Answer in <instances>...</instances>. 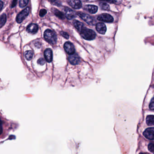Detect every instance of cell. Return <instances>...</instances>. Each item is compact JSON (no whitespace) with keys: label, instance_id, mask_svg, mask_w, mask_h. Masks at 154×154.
Returning a JSON list of instances; mask_svg holds the SVG:
<instances>
[{"label":"cell","instance_id":"cell-1","mask_svg":"<svg viewBox=\"0 0 154 154\" xmlns=\"http://www.w3.org/2000/svg\"><path fill=\"white\" fill-rule=\"evenodd\" d=\"M74 27L78 31L81 37L87 40H92L96 37V33L94 31L88 29L84 24L78 20H74L73 22Z\"/></svg>","mask_w":154,"mask_h":154},{"label":"cell","instance_id":"cell-2","mask_svg":"<svg viewBox=\"0 0 154 154\" xmlns=\"http://www.w3.org/2000/svg\"><path fill=\"white\" fill-rule=\"evenodd\" d=\"M44 38L45 40L50 44L54 45L57 42V35L51 30L47 29L44 32Z\"/></svg>","mask_w":154,"mask_h":154},{"label":"cell","instance_id":"cell-3","mask_svg":"<svg viewBox=\"0 0 154 154\" xmlns=\"http://www.w3.org/2000/svg\"><path fill=\"white\" fill-rule=\"evenodd\" d=\"M77 14L79 17L81 18V19L85 21L86 23L89 25H94L96 23V20L95 19L88 14H86L80 12L77 13Z\"/></svg>","mask_w":154,"mask_h":154},{"label":"cell","instance_id":"cell-4","mask_svg":"<svg viewBox=\"0 0 154 154\" xmlns=\"http://www.w3.org/2000/svg\"><path fill=\"white\" fill-rule=\"evenodd\" d=\"M30 13V8L26 7L24 10L21 11L17 15L16 18V20L18 23H21L28 16Z\"/></svg>","mask_w":154,"mask_h":154},{"label":"cell","instance_id":"cell-5","mask_svg":"<svg viewBox=\"0 0 154 154\" xmlns=\"http://www.w3.org/2000/svg\"><path fill=\"white\" fill-rule=\"evenodd\" d=\"M97 20L106 23H112L114 21L113 16L108 14H102L99 15Z\"/></svg>","mask_w":154,"mask_h":154},{"label":"cell","instance_id":"cell-6","mask_svg":"<svg viewBox=\"0 0 154 154\" xmlns=\"http://www.w3.org/2000/svg\"><path fill=\"white\" fill-rule=\"evenodd\" d=\"M64 49L68 54L69 55L74 54L75 52V47L71 42H66L64 45Z\"/></svg>","mask_w":154,"mask_h":154},{"label":"cell","instance_id":"cell-7","mask_svg":"<svg viewBox=\"0 0 154 154\" xmlns=\"http://www.w3.org/2000/svg\"><path fill=\"white\" fill-rule=\"evenodd\" d=\"M143 134L147 139L154 140V128H149L146 129Z\"/></svg>","mask_w":154,"mask_h":154},{"label":"cell","instance_id":"cell-8","mask_svg":"<svg viewBox=\"0 0 154 154\" xmlns=\"http://www.w3.org/2000/svg\"><path fill=\"white\" fill-rule=\"evenodd\" d=\"M68 60L71 64L73 65H77L80 62V58L77 54L71 55L68 57Z\"/></svg>","mask_w":154,"mask_h":154},{"label":"cell","instance_id":"cell-9","mask_svg":"<svg viewBox=\"0 0 154 154\" xmlns=\"http://www.w3.org/2000/svg\"><path fill=\"white\" fill-rule=\"evenodd\" d=\"M68 3L75 9H79L82 7L80 0H68Z\"/></svg>","mask_w":154,"mask_h":154},{"label":"cell","instance_id":"cell-10","mask_svg":"<svg viewBox=\"0 0 154 154\" xmlns=\"http://www.w3.org/2000/svg\"><path fill=\"white\" fill-rule=\"evenodd\" d=\"M97 31L101 34H105L107 30L106 26L103 23H98L96 24Z\"/></svg>","mask_w":154,"mask_h":154},{"label":"cell","instance_id":"cell-11","mask_svg":"<svg viewBox=\"0 0 154 154\" xmlns=\"http://www.w3.org/2000/svg\"><path fill=\"white\" fill-rule=\"evenodd\" d=\"M64 11L65 12V16L68 20H72V19L76 17V13L70 8L65 7Z\"/></svg>","mask_w":154,"mask_h":154},{"label":"cell","instance_id":"cell-12","mask_svg":"<svg viewBox=\"0 0 154 154\" xmlns=\"http://www.w3.org/2000/svg\"><path fill=\"white\" fill-rule=\"evenodd\" d=\"M44 57L47 62L50 63L52 60V51L49 48L45 50L44 52Z\"/></svg>","mask_w":154,"mask_h":154},{"label":"cell","instance_id":"cell-13","mask_svg":"<svg viewBox=\"0 0 154 154\" xmlns=\"http://www.w3.org/2000/svg\"><path fill=\"white\" fill-rule=\"evenodd\" d=\"M39 27L35 23H31L28 25L27 28V31L32 34H35L38 32Z\"/></svg>","mask_w":154,"mask_h":154},{"label":"cell","instance_id":"cell-14","mask_svg":"<svg viewBox=\"0 0 154 154\" xmlns=\"http://www.w3.org/2000/svg\"><path fill=\"white\" fill-rule=\"evenodd\" d=\"M84 10L87 11L90 14H95L97 12L98 10V7L95 5H86L84 7Z\"/></svg>","mask_w":154,"mask_h":154},{"label":"cell","instance_id":"cell-15","mask_svg":"<svg viewBox=\"0 0 154 154\" xmlns=\"http://www.w3.org/2000/svg\"><path fill=\"white\" fill-rule=\"evenodd\" d=\"M52 12L54 13V14L56 15L57 17L59 19H61V20H63L65 18V15L64 14L61 12L60 11H59L58 9H56L55 8H52Z\"/></svg>","mask_w":154,"mask_h":154},{"label":"cell","instance_id":"cell-16","mask_svg":"<svg viewBox=\"0 0 154 154\" xmlns=\"http://www.w3.org/2000/svg\"><path fill=\"white\" fill-rule=\"evenodd\" d=\"M146 124L148 125H154V116H148L146 119Z\"/></svg>","mask_w":154,"mask_h":154},{"label":"cell","instance_id":"cell-17","mask_svg":"<svg viewBox=\"0 0 154 154\" xmlns=\"http://www.w3.org/2000/svg\"><path fill=\"white\" fill-rule=\"evenodd\" d=\"M99 5L102 10H105V11L110 10V6H109V5L107 3L101 2L99 3Z\"/></svg>","mask_w":154,"mask_h":154},{"label":"cell","instance_id":"cell-18","mask_svg":"<svg viewBox=\"0 0 154 154\" xmlns=\"http://www.w3.org/2000/svg\"><path fill=\"white\" fill-rule=\"evenodd\" d=\"M6 21V16L5 14H3L0 17V27L2 28L5 24Z\"/></svg>","mask_w":154,"mask_h":154},{"label":"cell","instance_id":"cell-19","mask_svg":"<svg viewBox=\"0 0 154 154\" xmlns=\"http://www.w3.org/2000/svg\"><path fill=\"white\" fill-rule=\"evenodd\" d=\"M25 57L27 60H31L33 57V52L31 51H27L25 52Z\"/></svg>","mask_w":154,"mask_h":154},{"label":"cell","instance_id":"cell-20","mask_svg":"<svg viewBox=\"0 0 154 154\" xmlns=\"http://www.w3.org/2000/svg\"><path fill=\"white\" fill-rule=\"evenodd\" d=\"M29 0H20L19 5L20 8H24L28 5Z\"/></svg>","mask_w":154,"mask_h":154},{"label":"cell","instance_id":"cell-21","mask_svg":"<svg viewBox=\"0 0 154 154\" xmlns=\"http://www.w3.org/2000/svg\"><path fill=\"white\" fill-rule=\"evenodd\" d=\"M100 1L107 2L111 4H118L122 2V0H100Z\"/></svg>","mask_w":154,"mask_h":154},{"label":"cell","instance_id":"cell-22","mask_svg":"<svg viewBox=\"0 0 154 154\" xmlns=\"http://www.w3.org/2000/svg\"><path fill=\"white\" fill-rule=\"evenodd\" d=\"M50 1L54 5H57V6H60L61 5V0H50Z\"/></svg>","mask_w":154,"mask_h":154},{"label":"cell","instance_id":"cell-23","mask_svg":"<svg viewBox=\"0 0 154 154\" xmlns=\"http://www.w3.org/2000/svg\"><path fill=\"white\" fill-rule=\"evenodd\" d=\"M148 149L150 152H154V142L150 143L148 145Z\"/></svg>","mask_w":154,"mask_h":154},{"label":"cell","instance_id":"cell-24","mask_svg":"<svg viewBox=\"0 0 154 154\" xmlns=\"http://www.w3.org/2000/svg\"><path fill=\"white\" fill-rule=\"evenodd\" d=\"M47 13V10L46 9H42L39 12V16L40 17H42L46 14Z\"/></svg>","mask_w":154,"mask_h":154},{"label":"cell","instance_id":"cell-25","mask_svg":"<svg viewBox=\"0 0 154 154\" xmlns=\"http://www.w3.org/2000/svg\"><path fill=\"white\" fill-rule=\"evenodd\" d=\"M149 108L151 110H154V96L153 97L151 100L150 105H149Z\"/></svg>","mask_w":154,"mask_h":154},{"label":"cell","instance_id":"cell-26","mask_svg":"<svg viewBox=\"0 0 154 154\" xmlns=\"http://www.w3.org/2000/svg\"><path fill=\"white\" fill-rule=\"evenodd\" d=\"M60 33L61 36L64 37L65 38L68 39H69V36L67 32H61Z\"/></svg>","mask_w":154,"mask_h":154},{"label":"cell","instance_id":"cell-27","mask_svg":"<svg viewBox=\"0 0 154 154\" xmlns=\"http://www.w3.org/2000/svg\"><path fill=\"white\" fill-rule=\"evenodd\" d=\"M37 62H38V63L39 64V65H41V66H42V65H43L44 64H45V61L43 58H41L39 59L38 60Z\"/></svg>","mask_w":154,"mask_h":154},{"label":"cell","instance_id":"cell-28","mask_svg":"<svg viewBox=\"0 0 154 154\" xmlns=\"http://www.w3.org/2000/svg\"><path fill=\"white\" fill-rule=\"evenodd\" d=\"M17 0H13L12 2V4L11 7H14L16 5V4H17Z\"/></svg>","mask_w":154,"mask_h":154},{"label":"cell","instance_id":"cell-29","mask_svg":"<svg viewBox=\"0 0 154 154\" xmlns=\"http://www.w3.org/2000/svg\"><path fill=\"white\" fill-rule=\"evenodd\" d=\"M0 6H1V11H2L3 9V3L2 1L0 2Z\"/></svg>","mask_w":154,"mask_h":154},{"label":"cell","instance_id":"cell-30","mask_svg":"<svg viewBox=\"0 0 154 154\" xmlns=\"http://www.w3.org/2000/svg\"><path fill=\"white\" fill-rule=\"evenodd\" d=\"M140 154H149L148 153H140Z\"/></svg>","mask_w":154,"mask_h":154},{"label":"cell","instance_id":"cell-31","mask_svg":"<svg viewBox=\"0 0 154 154\" xmlns=\"http://www.w3.org/2000/svg\"><path fill=\"white\" fill-rule=\"evenodd\" d=\"M82 1H84V2H86V1H88V0H82Z\"/></svg>","mask_w":154,"mask_h":154}]
</instances>
